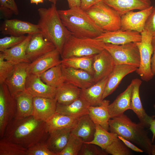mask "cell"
Here are the masks:
<instances>
[{
	"label": "cell",
	"instance_id": "83f0119b",
	"mask_svg": "<svg viewBox=\"0 0 155 155\" xmlns=\"http://www.w3.org/2000/svg\"><path fill=\"white\" fill-rule=\"evenodd\" d=\"M95 130V123L88 114L79 119L71 133L81 138L84 142H89L93 140Z\"/></svg>",
	"mask_w": 155,
	"mask_h": 155
},
{
	"label": "cell",
	"instance_id": "7402d4cb",
	"mask_svg": "<svg viewBox=\"0 0 155 155\" xmlns=\"http://www.w3.org/2000/svg\"><path fill=\"white\" fill-rule=\"evenodd\" d=\"M83 115L70 116L55 113L46 122V131L49 134L58 129L65 128L73 129L76 125L79 119Z\"/></svg>",
	"mask_w": 155,
	"mask_h": 155
},
{
	"label": "cell",
	"instance_id": "1f68e13d",
	"mask_svg": "<svg viewBox=\"0 0 155 155\" xmlns=\"http://www.w3.org/2000/svg\"><path fill=\"white\" fill-rule=\"evenodd\" d=\"M88 106L87 103L80 97L67 105L57 102L56 113L70 116L84 115L88 114Z\"/></svg>",
	"mask_w": 155,
	"mask_h": 155
},
{
	"label": "cell",
	"instance_id": "ffe728a7",
	"mask_svg": "<svg viewBox=\"0 0 155 155\" xmlns=\"http://www.w3.org/2000/svg\"><path fill=\"white\" fill-rule=\"evenodd\" d=\"M138 67L127 64L115 65L108 77L103 99L111 94L118 86L122 79L127 75L136 71Z\"/></svg>",
	"mask_w": 155,
	"mask_h": 155
},
{
	"label": "cell",
	"instance_id": "44dd1931",
	"mask_svg": "<svg viewBox=\"0 0 155 155\" xmlns=\"http://www.w3.org/2000/svg\"><path fill=\"white\" fill-rule=\"evenodd\" d=\"M33 116L36 119L46 122L56 113L57 101L55 98L33 97Z\"/></svg>",
	"mask_w": 155,
	"mask_h": 155
},
{
	"label": "cell",
	"instance_id": "3957f363",
	"mask_svg": "<svg viewBox=\"0 0 155 155\" xmlns=\"http://www.w3.org/2000/svg\"><path fill=\"white\" fill-rule=\"evenodd\" d=\"M64 26L73 35L80 38H96L105 32L80 7L58 10Z\"/></svg>",
	"mask_w": 155,
	"mask_h": 155
},
{
	"label": "cell",
	"instance_id": "ab89813d",
	"mask_svg": "<svg viewBox=\"0 0 155 155\" xmlns=\"http://www.w3.org/2000/svg\"><path fill=\"white\" fill-rule=\"evenodd\" d=\"M0 10L5 17L10 18L13 14L18 15L19 11L14 0H0Z\"/></svg>",
	"mask_w": 155,
	"mask_h": 155
},
{
	"label": "cell",
	"instance_id": "52a82bcc",
	"mask_svg": "<svg viewBox=\"0 0 155 155\" xmlns=\"http://www.w3.org/2000/svg\"><path fill=\"white\" fill-rule=\"evenodd\" d=\"M104 49L113 57L115 65L127 64L138 67L140 64V54L136 42L122 45L105 43Z\"/></svg>",
	"mask_w": 155,
	"mask_h": 155
},
{
	"label": "cell",
	"instance_id": "816d5d0a",
	"mask_svg": "<svg viewBox=\"0 0 155 155\" xmlns=\"http://www.w3.org/2000/svg\"><path fill=\"white\" fill-rule=\"evenodd\" d=\"M152 43L154 51L155 50V36L152 37Z\"/></svg>",
	"mask_w": 155,
	"mask_h": 155
},
{
	"label": "cell",
	"instance_id": "8d00e7d4",
	"mask_svg": "<svg viewBox=\"0 0 155 155\" xmlns=\"http://www.w3.org/2000/svg\"><path fill=\"white\" fill-rule=\"evenodd\" d=\"M84 142L81 138L71 133L66 146L57 155H78Z\"/></svg>",
	"mask_w": 155,
	"mask_h": 155
},
{
	"label": "cell",
	"instance_id": "30bf717a",
	"mask_svg": "<svg viewBox=\"0 0 155 155\" xmlns=\"http://www.w3.org/2000/svg\"><path fill=\"white\" fill-rule=\"evenodd\" d=\"M153 8V6L151 5L138 11H130L121 16L120 29L141 33L144 30L146 22Z\"/></svg>",
	"mask_w": 155,
	"mask_h": 155
},
{
	"label": "cell",
	"instance_id": "f907efd6",
	"mask_svg": "<svg viewBox=\"0 0 155 155\" xmlns=\"http://www.w3.org/2000/svg\"><path fill=\"white\" fill-rule=\"evenodd\" d=\"M44 0H30L31 3H35L38 4L39 3H42Z\"/></svg>",
	"mask_w": 155,
	"mask_h": 155
},
{
	"label": "cell",
	"instance_id": "d6a6232c",
	"mask_svg": "<svg viewBox=\"0 0 155 155\" xmlns=\"http://www.w3.org/2000/svg\"><path fill=\"white\" fill-rule=\"evenodd\" d=\"M95 55L74 57L62 59L61 64L66 67L82 69L93 75V62Z\"/></svg>",
	"mask_w": 155,
	"mask_h": 155
},
{
	"label": "cell",
	"instance_id": "9c48e42d",
	"mask_svg": "<svg viewBox=\"0 0 155 155\" xmlns=\"http://www.w3.org/2000/svg\"><path fill=\"white\" fill-rule=\"evenodd\" d=\"M16 112L15 96L10 92L5 83L0 84V137H3L6 127L14 119Z\"/></svg>",
	"mask_w": 155,
	"mask_h": 155
},
{
	"label": "cell",
	"instance_id": "277c9868",
	"mask_svg": "<svg viewBox=\"0 0 155 155\" xmlns=\"http://www.w3.org/2000/svg\"><path fill=\"white\" fill-rule=\"evenodd\" d=\"M39 18L37 24L44 37L52 42L61 54L64 44L71 33L62 23L56 4L48 8L38 10Z\"/></svg>",
	"mask_w": 155,
	"mask_h": 155
},
{
	"label": "cell",
	"instance_id": "836d02e7",
	"mask_svg": "<svg viewBox=\"0 0 155 155\" xmlns=\"http://www.w3.org/2000/svg\"><path fill=\"white\" fill-rule=\"evenodd\" d=\"M96 130L93 140L89 143L95 144L105 150L115 140L118 135L116 133L109 132L100 125L95 124Z\"/></svg>",
	"mask_w": 155,
	"mask_h": 155
},
{
	"label": "cell",
	"instance_id": "b9f144b4",
	"mask_svg": "<svg viewBox=\"0 0 155 155\" xmlns=\"http://www.w3.org/2000/svg\"><path fill=\"white\" fill-rule=\"evenodd\" d=\"M28 155H56L48 148L46 141L39 142L28 148Z\"/></svg>",
	"mask_w": 155,
	"mask_h": 155
},
{
	"label": "cell",
	"instance_id": "7bdbcfd3",
	"mask_svg": "<svg viewBox=\"0 0 155 155\" xmlns=\"http://www.w3.org/2000/svg\"><path fill=\"white\" fill-rule=\"evenodd\" d=\"M108 154L98 146L84 142L78 155H106Z\"/></svg>",
	"mask_w": 155,
	"mask_h": 155
},
{
	"label": "cell",
	"instance_id": "f546056e",
	"mask_svg": "<svg viewBox=\"0 0 155 155\" xmlns=\"http://www.w3.org/2000/svg\"><path fill=\"white\" fill-rule=\"evenodd\" d=\"M81 90L79 88L65 82L57 88L55 98L58 103L69 104L80 97Z\"/></svg>",
	"mask_w": 155,
	"mask_h": 155
},
{
	"label": "cell",
	"instance_id": "ac0fdd59",
	"mask_svg": "<svg viewBox=\"0 0 155 155\" xmlns=\"http://www.w3.org/2000/svg\"><path fill=\"white\" fill-rule=\"evenodd\" d=\"M61 65L65 82L82 89L89 87L95 83L93 75L88 72Z\"/></svg>",
	"mask_w": 155,
	"mask_h": 155
},
{
	"label": "cell",
	"instance_id": "cb8c5ba5",
	"mask_svg": "<svg viewBox=\"0 0 155 155\" xmlns=\"http://www.w3.org/2000/svg\"><path fill=\"white\" fill-rule=\"evenodd\" d=\"M132 83L130 84L123 92L120 94L108 106L111 118L119 117L126 110L131 109V95Z\"/></svg>",
	"mask_w": 155,
	"mask_h": 155
},
{
	"label": "cell",
	"instance_id": "ee69618b",
	"mask_svg": "<svg viewBox=\"0 0 155 155\" xmlns=\"http://www.w3.org/2000/svg\"><path fill=\"white\" fill-rule=\"evenodd\" d=\"M144 30L152 37L155 36V5L147 20Z\"/></svg>",
	"mask_w": 155,
	"mask_h": 155
},
{
	"label": "cell",
	"instance_id": "7c38bea8",
	"mask_svg": "<svg viewBox=\"0 0 155 155\" xmlns=\"http://www.w3.org/2000/svg\"><path fill=\"white\" fill-rule=\"evenodd\" d=\"M0 30L3 35L17 36L41 33L37 24L17 19L5 20L0 26Z\"/></svg>",
	"mask_w": 155,
	"mask_h": 155
},
{
	"label": "cell",
	"instance_id": "484cf974",
	"mask_svg": "<svg viewBox=\"0 0 155 155\" xmlns=\"http://www.w3.org/2000/svg\"><path fill=\"white\" fill-rule=\"evenodd\" d=\"M33 34H27L22 42L16 46L1 52L5 60L16 65L22 63H31L26 53L27 47Z\"/></svg>",
	"mask_w": 155,
	"mask_h": 155
},
{
	"label": "cell",
	"instance_id": "681fc988",
	"mask_svg": "<svg viewBox=\"0 0 155 155\" xmlns=\"http://www.w3.org/2000/svg\"><path fill=\"white\" fill-rule=\"evenodd\" d=\"M153 52L154 54L151 59V68L152 72L154 75H155V50Z\"/></svg>",
	"mask_w": 155,
	"mask_h": 155
},
{
	"label": "cell",
	"instance_id": "74e56055",
	"mask_svg": "<svg viewBox=\"0 0 155 155\" xmlns=\"http://www.w3.org/2000/svg\"><path fill=\"white\" fill-rule=\"evenodd\" d=\"M104 150L108 154L113 155H129L132 154L128 148L118 137Z\"/></svg>",
	"mask_w": 155,
	"mask_h": 155
},
{
	"label": "cell",
	"instance_id": "f35d334b",
	"mask_svg": "<svg viewBox=\"0 0 155 155\" xmlns=\"http://www.w3.org/2000/svg\"><path fill=\"white\" fill-rule=\"evenodd\" d=\"M15 65L5 59L1 52L0 53V84L6 80L13 71Z\"/></svg>",
	"mask_w": 155,
	"mask_h": 155
},
{
	"label": "cell",
	"instance_id": "e0dca14e",
	"mask_svg": "<svg viewBox=\"0 0 155 155\" xmlns=\"http://www.w3.org/2000/svg\"><path fill=\"white\" fill-rule=\"evenodd\" d=\"M61 53L56 49L30 63L29 73L40 75L51 68L61 63Z\"/></svg>",
	"mask_w": 155,
	"mask_h": 155
},
{
	"label": "cell",
	"instance_id": "8992f818",
	"mask_svg": "<svg viewBox=\"0 0 155 155\" xmlns=\"http://www.w3.org/2000/svg\"><path fill=\"white\" fill-rule=\"evenodd\" d=\"M86 11L96 24L104 31L120 29L121 15L103 1L93 5Z\"/></svg>",
	"mask_w": 155,
	"mask_h": 155
},
{
	"label": "cell",
	"instance_id": "f5cc1de1",
	"mask_svg": "<svg viewBox=\"0 0 155 155\" xmlns=\"http://www.w3.org/2000/svg\"><path fill=\"white\" fill-rule=\"evenodd\" d=\"M49 0V1L52 3L56 4L57 0Z\"/></svg>",
	"mask_w": 155,
	"mask_h": 155
},
{
	"label": "cell",
	"instance_id": "4fadbf2b",
	"mask_svg": "<svg viewBox=\"0 0 155 155\" xmlns=\"http://www.w3.org/2000/svg\"><path fill=\"white\" fill-rule=\"evenodd\" d=\"M55 45L45 39L41 33L32 35L26 51L27 57L31 62L56 49Z\"/></svg>",
	"mask_w": 155,
	"mask_h": 155
},
{
	"label": "cell",
	"instance_id": "f1b7e54d",
	"mask_svg": "<svg viewBox=\"0 0 155 155\" xmlns=\"http://www.w3.org/2000/svg\"><path fill=\"white\" fill-rule=\"evenodd\" d=\"M110 101L104 99L98 106H88V115L93 121L108 131L109 130V121L111 119L108 109Z\"/></svg>",
	"mask_w": 155,
	"mask_h": 155
},
{
	"label": "cell",
	"instance_id": "ba28073f",
	"mask_svg": "<svg viewBox=\"0 0 155 155\" xmlns=\"http://www.w3.org/2000/svg\"><path fill=\"white\" fill-rule=\"evenodd\" d=\"M141 41L136 42L140 54V64L136 72L143 81L147 82L153 77L151 68V55L153 52L152 44V36L145 30L141 33Z\"/></svg>",
	"mask_w": 155,
	"mask_h": 155
},
{
	"label": "cell",
	"instance_id": "6da1fadb",
	"mask_svg": "<svg viewBox=\"0 0 155 155\" xmlns=\"http://www.w3.org/2000/svg\"><path fill=\"white\" fill-rule=\"evenodd\" d=\"M48 135L46 122L32 115L21 119H13L7 125L3 137L28 148L46 141Z\"/></svg>",
	"mask_w": 155,
	"mask_h": 155
},
{
	"label": "cell",
	"instance_id": "d6986e66",
	"mask_svg": "<svg viewBox=\"0 0 155 155\" xmlns=\"http://www.w3.org/2000/svg\"><path fill=\"white\" fill-rule=\"evenodd\" d=\"M132 83L131 99V109L136 114L140 123L145 128H149L150 123L155 116H149L144 108L140 100L139 89L142 81L140 79L135 78L131 81Z\"/></svg>",
	"mask_w": 155,
	"mask_h": 155
},
{
	"label": "cell",
	"instance_id": "bcb514c9",
	"mask_svg": "<svg viewBox=\"0 0 155 155\" xmlns=\"http://www.w3.org/2000/svg\"><path fill=\"white\" fill-rule=\"evenodd\" d=\"M118 137L120 139L124 144L129 148L133 151L140 152H142L144 151L142 149H140L133 144L131 142L125 139L123 137L118 136Z\"/></svg>",
	"mask_w": 155,
	"mask_h": 155
},
{
	"label": "cell",
	"instance_id": "5b68a950",
	"mask_svg": "<svg viewBox=\"0 0 155 155\" xmlns=\"http://www.w3.org/2000/svg\"><path fill=\"white\" fill-rule=\"evenodd\" d=\"M105 43L96 38H80L71 34L66 40L61 54L62 59L95 55L104 49Z\"/></svg>",
	"mask_w": 155,
	"mask_h": 155
},
{
	"label": "cell",
	"instance_id": "4316f807",
	"mask_svg": "<svg viewBox=\"0 0 155 155\" xmlns=\"http://www.w3.org/2000/svg\"><path fill=\"white\" fill-rule=\"evenodd\" d=\"M72 129H59L49 133L46 142L49 150L57 155L66 146Z\"/></svg>",
	"mask_w": 155,
	"mask_h": 155
},
{
	"label": "cell",
	"instance_id": "7dc6e473",
	"mask_svg": "<svg viewBox=\"0 0 155 155\" xmlns=\"http://www.w3.org/2000/svg\"><path fill=\"white\" fill-rule=\"evenodd\" d=\"M69 8L80 7L81 0H67Z\"/></svg>",
	"mask_w": 155,
	"mask_h": 155
},
{
	"label": "cell",
	"instance_id": "5bb4252c",
	"mask_svg": "<svg viewBox=\"0 0 155 155\" xmlns=\"http://www.w3.org/2000/svg\"><path fill=\"white\" fill-rule=\"evenodd\" d=\"M30 63H22L15 65L13 72L5 82L11 94L15 96L18 93L25 91V85L29 74Z\"/></svg>",
	"mask_w": 155,
	"mask_h": 155
},
{
	"label": "cell",
	"instance_id": "f6af8a7d",
	"mask_svg": "<svg viewBox=\"0 0 155 155\" xmlns=\"http://www.w3.org/2000/svg\"><path fill=\"white\" fill-rule=\"evenodd\" d=\"M104 0H81L80 7L86 11L93 5Z\"/></svg>",
	"mask_w": 155,
	"mask_h": 155
},
{
	"label": "cell",
	"instance_id": "60d3db41",
	"mask_svg": "<svg viewBox=\"0 0 155 155\" xmlns=\"http://www.w3.org/2000/svg\"><path fill=\"white\" fill-rule=\"evenodd\" d=\"M27 36L24 35L20 36H14L10 35L0 39V51L11 48L24 40Z\"/></svg>",
	"mask_w": 155,
	"mask_h": 155
},
{
	"label": "cell",
	"instance_id": "e575fe53",
	"mask_svg": "<svg viewBox=\"0 0 155 155\" xmlns=\"http://www.w3.org/2000/svg\"><path fill=\"white\" fill-rule=\"evenodd\" d=\"M39 76L45 83L56 88L65 82L61 63L51 68Z\"/></svg>",
	"mask_w": 155,
	"mask_h": 155
},
{
	"label": "cell",
	"instance_id": "4dcf8cb0",
	"mask_svg": "<svg viewBox=\"0 0 155 155\" xmlns=\"http://www.w3.org/2000/svg\"><path fill=\"white\" fill-rule=\"evenodd\" d=\"M16 102V119H21L33 115V96L26 91L18 93L15 96Z\"/></svg>",
	"mask_w": 155,
	"mask_h": 155
},
{
	"label": "cell",
	"instance_id": "c3c4849f",
	"mask_svg": "<svg viewBox=\"0 0 155 155\" xmlns=\"http://www.w3.org/2000/svg\"><path fill=\"white\" fill-rule=\"evenodd\" d=\"M149 128L153 133L152 141L153 143L155 138V119H154L151 121Z\"/></svg>",
	"mask_w": 155,
	"mask_h": 155
},
{
	"label": "cell",
	"instance_id": "9a60e30c",
	"mask_svg": "<svg viewBox=\"0 0 155 155\" xmlns=\"http://www.w3.org/2000/svg\"><path fill=\"white\" fill-rule=\"evenodd\" d=\"M96 38L105 44L122 45L131 42H140L142 36L140 33L137 31L119 29L105 32Z\"/></svg>",
	"mask_w": 155,
	"mask_h": 155
},
{
	"label": "cell",
	"instance_id": "7a4b0ae2",
	"mask_svg": "<svg viewBox=\"0 0 155 155\" xmlns=\"http://www.w3.org/2000/svg\"><path fill=\"white\" fill-rule=\"evenodd\" d=\"M109 130L134 143L149 155H155V144L148 135L145 127L140 122H133L127 115L110 119Z\"/></svg>",
	"mask_w": 155,
	"mask_h": 155
},
{
	"label": "cell",
	"instance_id": "8fae6325",
	"mask_svg": "<svg viewBox=\"0 0 155 155\" xmlns=\"http://www.w3.org/2000/svg\"><path fill=\"white\" fill-rule=\"evenodd\" d=\"M115 65L110 54L104 49L94 55L93 62V76L96 83L108 77Z\"/></svg>",
	"mask_w": 155,
	"mask_h": 155
},
{
	"label": "cell",
	"instance_id": "d590c367",
	"mask_svg": "<svg viewBox=\"0 0 155 155\" xmlns=\"http://www.w3.org/2000/svg\"><path fill=\"white\" fill-rule=\"evenodd\" d=\"M0 155H28V148L3 137L0 140Z\"/></svg>",
	"mask_w": 155,
	"mask_h": 155
},
{
	"label": "cell",
	"instance_id": "603a6c76",
	"mask_svg": "<svg viewBox=\"0 0 155 155\" xmlns=\"http://www.w3.org/2000/svg\"><path fill=\"white\" fill-rule=\"evenodd\" d=\"M108 77L96 83L91 86L82 89L80 97L84 100L89 106H96L100 105Z\"/></svg>",
	"mask_w": 155,
	"mask_h": 155
},
{
	"label": "cell",
	"instance_id": "2e32d148",
	"mask_svg": "<svg viewBox=\"0 0 155 155\" xmlns=\"http://www.w3.org/2000/svg\"><path fill=\"white\" fill-rule=\"evenodd\" d=\"M56 88L45 83L39 75L29 73L27 77L26 91L33 97L55 98Z\"/></svg>",
	"mask_w": 155,
	"mask_h": 155
},
{
	"label": "cell",
	"instance_id": "d4e9b609",
	"mask_svg": "<svg viewBox=\"0 0 155 155\" xmlns=\"http://www.w3.org/2000/svg\"><path fill=\"white\" fill-rule=\"evenodd\" d=\"M103 2L121 16L130 11L142 10L151 6L150 0H104Z\"/></svg>",
	"mask_w": 155,
	"mask_h": 155
}]
</instances>
